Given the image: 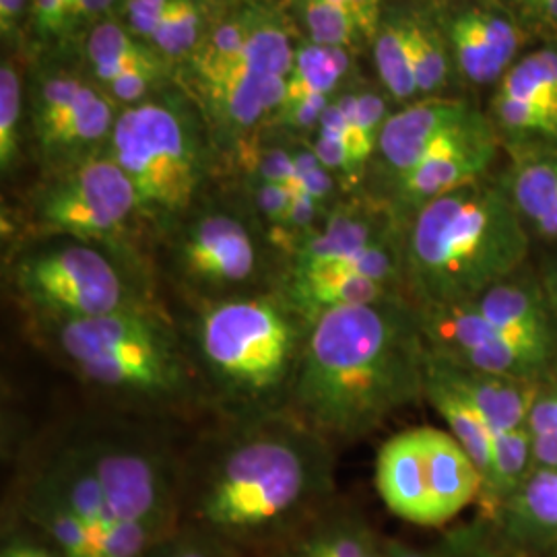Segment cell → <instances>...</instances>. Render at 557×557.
I'll return each mask as SVG.
<instances>
[{
  "mask_svg": "<svg viewBox=\"0 0 557 557\" xmlns=\"http://www.w3.org/2000/svg\"><path fill=\"white\" fill-rule=\"evenodd\" d=\"M337 496V448L287 411L218 419L182 453L180 524L259 557Z\"/></svg>",
  "mask_w": 557,
  "mask_h": 557,
  "instance_id": "obj_1",
  "label": "cell"
},
{
  "mask_svg": "<svg viewBox=\"0 0 557 557\" xmlns=\"http://www.w3.org/2000/svg\"><path fill=\"white\" fill-rule=\"evenodd\" d=\"M428 349L409 299L337 308L312 320L287 413L335 448L425 400Z\"/></svg>",
  "mask_w": 557,
  "mask_h": 557,
  "instance_id": "obj_2",
  "label": "cell"
},
{
  "mask_svg": "<svg viewBox=\"0 0 557 557\" xmlns=\"http://www.w3.org/2000/svg\"><path fill=\"white\" fill-rule=\"evenodd\" d=\"M38 347L124 413H211L188 343L168 306L87 320H29Z\"/></svg>",
  "mask_w": 557,
  "mask_h": 557,
  "instance_id": "obj_3",
  "label": "cell"
},
{
  "mask_svg": "<svg viewBox=\"0 0 557 557\" xmlns=\"http://www.w3.org/2000/svg\"><path fill=\"white\" fill-rule=\"evenodd\" d=\"M178 324L211 416L262 418L287 409L312 322L281 289L184 308Z\"/></svg>",
  "mask_w": 557,
  "mask_h": 557,
  "instance_id": "obj_4",
  "label": "cell"
},
{
  "mask_svg": "<svg viewBox=\"0 0 557 557\" xmlns=\"http://www.w3.org/2000/svg\"><path fill=\"white\" fill-rule=\"evenodd\" d=\"M529 232L506 186L475 182L430 200L403 232L407 298L418 306L465 304L515 277Z\"/></svg>",
  "mask_w": 557,
  "mask_h": 557,
  "instance_id": "obj_5",
  "label": "cell"
},
{
  "mask_svg": "<svg viewBox=\"0 0 557 557\" xmlns=\"http://www.w3.org/2000/svg\"><path fill=\"white\" fill-rule=\"evenodd\" d=\"M27 320H87L165 306L137 260L73 238H36L9 264Z\"/></svg>",
  "mask_w": 557,
  "mask_h": 557,
  "instance_id": "obj_6",
  "label": "cell"
},
{
  "mask_svg": "<svg viewBox=\"0 0 557 557\" xmlns=\"http://www.w3.org/2000/svg\"><path fill=\"white\" fill-rule=\"evenodd\" d=\"M202 200L161 230L168 236L163 273L182 306L281 289L285 259L269 234L236 209Z\"/></svg>",
  "mask_w": 557,
  "mask_h": 557,
  "instance_id": "obj_7",
  "label": "cell"
},
{
  "mask_svg": "<svg viewBox=\"0 0 557 557\" xmlns=\"http://www.w3.org/2000/svg\"><path fill=\"white\" fill-rule=\"evenodd\" d=\"M108 156L131 180L143 223L165 230L200 199L211 158L190 119L168 103L145 101L116 119Z\"/></svg>",
  "mask_w": 557,
  "mask_h": 557,
  "instance_id": "obj_8",
  "label": "cell"
},
{
  "mask_svg": "<svg viewBox=\"0 0 557 557\" xmlns=\"http://www.w3.org/2000/svg\"><path fill=\"white\" fill-rule=\"evenodd\" d=\"M71 440L122 524L151 545L178 527L182 453L174 446L131 423L96 425Z\"/></svg>",
  "mask_w": 557,
  "mask_h": 557,
  "instance_id": "obj_9",
  "label": "cell"
},
{
  "mask_svg": "<svg viewBox=\"0 0 557 557\" xmlns=\"http://www.w3.org/2000/svg\"><path fill=\"white\" fill-rule=\"evenodd\" d=\"M376 492L391 515L425 529H446L478 506L481 473L448 430L409 428L380 446Z\"/></svg>",
  "mask_w": 557,
  "mask_h": 557,
  "instance_id": "obj_10",
  "label": "cell"
},
{
  "mask_svg": "<svg viewBox=\"0 0 557 557\" xmlns=\"http://www.w3.org/2000/svg\"><path fill=\"white\" fill-rule=\"evenodd\" d=\"M29 221L36 238L81 239L140 262L126 250L131 225L143 221L139 199L108 151L50 172L29 199Z\"/></svg>",
  "mask_w": 557,
  "mask_h": 557,
  "instance_id": "obj_11",
  "label": "cell"
},
{
  "mask_svg": "<svg viewBox=\"0 0 557 557\" xmlns=\"http://www.w3.org/2000/svg\"><path fill=\"white\" fill-rule=\"evenodd\" d=\"M294 59L296 50L278 23L252 21L236 69L211 94L230 131L244 133L269 112H278Z\"/></svg>",
  "mask_w": 557,
  "mask_h": 557,
  "instance_id": "obj_12",
  "label": "cell"
},
{
  "mask_svg": "<svg viewBox=\"0 0 557 557\" xmlns=\"http://www.w3.org/2000/svg\"><path fill=\"white\" fill-rule=\"evenodd\" d=\"M395 234H398L397 213L391 205L341 200L319 230L301 239L289 255L283 283L341 271L368 248Z\"/></svg>",
  "mask_w": 557,
  "mask_h": 557,
  "instance_id": "obj_13",
  "label": "cell"
},
{
  "mask_svg": "<svg viewBox=\"0 0 557 557\" xmlns=\"http://www.w3.org/2000/svg\"><path fill=\"white\" fill-rule=\"evenodd\" d=\"M492 158L494 143L479 122L450 133L413 170L393 180V211L397 218L400 213L413 215L419 207L428 205L430 200L475 184L483 178Z\"/></svg>",
  "mask_w": 557,
  "mask_h": 557,
  "instance_id": "obj_14",
  "label": "cell"
},
{
  "mask_svg": "<svg viewBox=\"0 0 557 557\" xmlns=\"http://www.w3.org/2000/svg\"><path fill=\"white\" fill-rule=\"evenodd\" d=\"M34 524L62 557H101L100 545L69 498L59 478L41 458L23 479L9 508Z\"/></svg>",
  "mask_w": 557,
  "mask_h": 557,
  "instance_id": "obj_15",
  "label": "cell"
},
{
  "mask_svg": "<svg viewBox=\"0 0 557 557\" xmlns=\"http://www.w3.org/2000/svg\"><path fill=\"white\" fill-rule=\"evenodd\" d=\"M259 557H393V537L382 535L356 508L335 499Z\"/></svg>",
  "mask_w": 557,
  "mask_h": 557,
  "instance_id": "obj_16",
  "label": "cell"
},
{
  "mask_svg": "<svg viewBox=\"0 0 557 557\" xmlns=\"http://www.w3.org/2000/svg\"><path fill=\"white\" fill-rule=\"evenodd\" d=\"M471 304L508 341L557 361L556 324L543 285L515 275Z\"/></svg>",
  "mask_w": 557,
  "mask_h": 557,
  "instance_id": "obj_17",
  "label": "cell"
},
{
  "mask_svg": "<svg viewBox=\"0 0 557 557\" xmlns=\"http://www.w3.org/2000/svg\"><path fill=\"white\" fill-rule=\"evenodd\" d=\"M478 120L460 101L430 100L386 119L379 151L393 180L413 170L440 140Z\"/></svg>",
  "mask_w": 557,
  "mask_h": 557,
  "instance_id": "obj_18",
  "label": "cell"
},
{
  "mask_svg": "<svg viewBox=\"0 0 557 557\" xmlns=\"http://www.w3.org/2000/svg\"><path fill=\"white\" fill-rule=\"evenodd\" d=\"M522 557H557V471L535 469L490 520Z\"/></svg>",
  "mask_w": 557,
  "mask_h": 557,
  "instance_id": "obj_19",
  "label": "cell"
},
{
  "mask_svg": "<svg viewBox=\"0 0 557 557\" xmlns=\"http://www.w3.org/2000/svg\"><path fill=\"white\" fill-rule=\"evenodd\" d=\"M434 363L444 372L467 400L478 409L479 416L490 425L494 434L512 432L527 428L531 409L535 405L543 388L552 382L541 380L508 379L487 372H479L471 368H462L448 363L444 359L434 358Z\"/></svg>",
  "mask_w": 557,
  "mask_h": 557,
  "instance_id": "obj_20",
  "label": "cell"
},
{
  "mask_svg": "<svg viewBox=\"0 0 557 557\" xmlns=\"http://www.w3.org/2000/svg\"><path fill=\"white\" fill-rule=\"evenodd\" d=\"M450 40L462 73L473 83L498 79L518 50L517 29L479 9L465 11L450 23Z\"/></svg>",
  "mask_w": 557,
  "mask_h": 557,
  "instance_id": "obj_21",
  "label": "cell"
},
{
  "mask_svg": "<svg viewBox=\"0 0 557 557\" xmlns=\"http://www.w3.org/2000/svg\"><path fill=\"white\" fill-rule=\"evenodd\" d=\"M425 400L444 419L446 430L475 462L481 481L485 483L494 465V432L430 356L425 361Z\"/></svg>",
  "mask_w": 557,
  "mask_h": 557,
  "instance_id": "obj_22",
  "label": "cell"
},
{
  "mask_svg": "<svg viewBox=\"0 0 557 557\" xmlns=\"http://www.w3.org/2000/svg\"><path fill=\"white\" fill-rule=\"evenodd\" d=\"M524 225L557 239V149L520 161L506 186Z\"/></svg>",
  "mask_w": 557,
  "mask_h": 557,
  "instance_id": "obj_23",
  "label": "cell"
},
{
  "mask_svg": "<svg viewBox=\"0 0 557 557\" xmlns=\"http://www.w3.org/2000/svg\"><path fill=\"white\" fill-rule=\"evenodd\" d=\"M393 557H522L498 529L475 517L457 527H446L436 541L425 545H413L400 539H393Z\"/></svg>",
  "mask_w": 557,
  "mask_h": 557,
  "instance_id": "obj_24",
  "label": "cell"
},
{
  "mask_svg": "<svg viewBox=\"0 0 557 557\" xmlns=\"http://www.w3.org/2000/svg\"><path fill=\"white\" fill-rule=\"evenodd\" d=\"M347 66L349 59L341 48H326L312 41L301 46L296 50L285 100L278 110L292 108L301 101L329 100Z\"/></svg>",
  "mask_w": 557,
  "mask_h": 557,
  "instance_id": "obj_25",
  "label": "cell"
},
{
  "mask_svg": "<svg viewBox=\"0 0 557 557\" xmlns=\"http://www.w3.org/2000/svg\"><path fill=\"white\" fill-rule=\"evenodd\" d=\"M87 54L94 64L98 79L110 83L131 71H160V62L140 46L135 34L126 32L116 23H101L87 41Z\"/></svg>",
  "mask_w": 557,
  "mask_h": 557,
  "instance_id": "obj_26",
  "label": "cell"
},
{
  "mask_svg": "<svg viewBox=\"0 0 557 557\" xmlns=\"http://www.w3.org/2000/svg\"><path fill=\"white\" fill-rule=\"evenodd\" d=\"M411 21L382 23L376 34V66L386 89L398 98H411L418 94V81L411 60Z\"/></svg>",
  "mask_w": 557,
  "mask_h": 557,
  "instance_id": "obj_27",
  "label": "cell"
},
{
  "mask_svg": "<svg viewBox=\"0 0 557 557\" xmlns=\"http://www.w3.org/2000/svg\"><path fill=\"white\" fill-rule=\"evenodd\" d=\"M496 98L531 101L557 110V52L543 50L520 60L502 81Z\"/></svg>",
  "mask_w": 557,
  "mask_h": 557,
  "instance_id": "obj_28",
  "label": "cell"
},
{
  "mask_svg": "<svg viewBox=\"0 0 557 557\" xmlns=\"http://www.w3.org/2000/svg\"><path fill=\"white\" fill-rule=\"evenodd\" d=\"M250 27H252V20H246V17L225 21L211 34V38L200 50L197 57V71H199L200 81L207 85L209 94H213L236 69L239 54L250 36Z\"/></svg>",
  "mask_w": 557,
  "mask_h": 557,
  "instance_id": "obj_29",
  "label": "cell"
},
{
  "mask_svg": "<svg viewBox=\"0 0 557 557\" xmlns=\"http://www.w3.org/2000/svg\"><path fill=\"white\" fill-rule=\"evenodd\" d=\"M337 106L347 122L351 156L363 174L372 153L379 149L380 133L386 122L384 101L372 94H356L341 98Z\"/></svg>",
  "mask_w": 557,
  "mask_h": 557,
  "instance_id": "obj_30",
  "label": "cell"
},
{
  "mask_svg": "<svg viewBox=\"0 0 557 557\" xmlns=\"http://www.w3.org/2000/svg\"><path fill=\"white\" fill-rule=\"evenodd\" d=\"M143 557H252L236 545L200 531L190 524H178L172 533L156 541Z\"/></svg>",
  "mask_w": 557,
  "mask_h": 557,
  "instance_id": "obj_31",
  "label": "cell"
},
{
  "mask_svg": "<svg viewBox=\"0 0 557 557\" xmlns=\"http://www.w3.org/2000/svg\"><path fill=\"white\" fill-rule=\"evenodd\" d=\"M301 15L312 44L343 50L358 36V21L329 0H304Z\"/></svg>",
  "mask_w": 557,
  "mask_h": 557,
  "instance_id": "obj_32",
  "label": "cell"
},
{
  "mask_svg": "<svg viewBox=\"0 0 557 557\" xmlns=\"http://www.w3.org/2000/svg\"><path fill=\"white\" fill-rule=\"evenodd\" d=\"M21 83L17 71L4 62L0 69V168L13 172L20 158Z\"/></svg>",
  "mask_w": 557,
  "mask_h": 557,
  "instance_id": "obj_33",
  "label": "cell"
},
{
  "mask_svg": "<svg viewBox=\"0 0 557 557\" xmlns=\"http://www.w3.org/2000/svg\"><path fill=\"white\" fill-rule=\"evenodd\" d=\"M199 36V4L195 0H174L163 13L153 44L168 57H184L197 46Z\"/></svg>",
  "mask_w": 557,
  "mask_h": 557,
  "instance_id": "obj_34",
  "label": "cell"
},
{
  "mask_svg": "<svg viewBox=\"0 0 557 557\" xmlns=\"http://www.w3.org/2000/svg\"><path fill=\"white\" fill-rule=\"evenodd\" d=\"M409 41H411V60H413V73L418 81V91L432 94L442 87L446 79L448 62L444 54V46L430 27L413 21H411Z\"/></svg>",
  "mask_w": 557,
  "mask_h": 557,
  "instance_id": "obj_35",
  "label": "cell"
},
{
  "mask_svg": "<svg viewBox=\"0 0 557 557\" xmlns=\"http://www.w3.org/2000/svg\"><path fill=\"white\" fill-rule=\"evenodd\" d=\"M85 87L87 85L83 81L69 75L52 77L41 85L38 100H36V119H34L38 137L46 135L50 128H54L60 120L73 110Z\"/></svg>",
  "mask_w": 557,
  "mask_h": 557,
  "instance_id": "obj_36",
  "label": "cell"
},
{
  "mask_svg": "<svg viewBox=\"0 0 557 557\" xmlns=\"http://www.w3.org/2000/svg\"><path fill=\"white\" fill-rule=\"evenodd\" d=\"M499 122L522 135H557V110L531 101L496 98Z\"/></svg>",
  "mask_w": 557,
  "mask_h": 557,
  "instance_id": "obj_37",
  "label": "cell"
},
{
  "mask_svg": "<svg viewBox=\"0 0 557 557\" xmlns=\"http://www.w3.org/2000/svg\"><path fill=\"white\" fill-rule=\"evenodd\" d=\"M0 557H62L59 549L41 535L40 531L11 512L2 520Z\"/></svg>",
  "mask_w": 557,
  "mask_h": 557,
  "instance_id": "obj_38",
  "label": "cell"
},
{
  "mask_svg": "<svg viewBox=\"0 0 557 557\" xmlns=\"http://www.w3.org/2000/svg\"><path fill=\"white\" fill-rule=\"evenodd\" d=\"M255 178L298 190V168L294 160V151L281 147L264 149L255 161Z\"/></svg>",
  "mask_w": 557,
  "mask_h": 557,
  "instance_id": "obj_39",
  "label": "cell"
},
{
  "mask_svg": "<svg viewBox=\"0 0 557 557\" xmlns=\"http://www.w3.org/2000/svg\"><path fill=\"white\" fill-rule=\"evenodd\" d=\"M527 428L533 436H545L552 434L557 436V386L556 380H552L543 393L539 395L531 416L527 421Z\"/></svg>",
  "mask_w": 557,
  "mask_h": 557,
  "instance_id": "obj_40",
  "label": "cell"
},
{
  "mask_svg": "<svg viewBox=\"0 0 557 557\" xmlns=\"http://www.w3.org/2000/svg\"><path fill=\"white\" fill-rule=\"evenodd\" d=\"M73 2L75 0H32V17L36 29L44 36L64 32Z\"/></svg>",
  "mask_w": 557,
  "mask_h": 557,
  "instance_id": "obj_41",
  "label": "cell"
},
{
  "mask_svg": "<svg viewBox=\"0 0 557 557\" xmlns=\"http://www.w3.org/2000/svg\"><path fill=\"white\" fill-rule=\"evenodd\" d=\"M156 73H147V71H131V73H124L116 79L106 83L108 89L112 91V96L120 101H139L140 98L147 96L149 87L153 85L156 81Z\"/></svg>",
  "mask_w": 557,
  "mask_h": 557,
  "instance_id": "obj_42",
  "label": "cell"
},
{
  "mask_svg": "<svg viewBox=\"0 0 557 557\" xmlns=\"http://www.w3.org/2000/svg\"><path fill=\"white\" fill-rule=\"evenodd\" d=\"M345 9L358 21L359 32L366 36H376L380 29V0H329Z\"/></svg>",
  "mask_w": 557,
  "mask_h": 557,
  "instance_id": "obj_43",
  "label": "cell"
},
{
  "mask_svg": "<svg viewBox=\"0 0 557 557\" xmlns=\"http://www.w3.org/2000/svg\"><path fill=\"white\" fill-rule=\"evenodd\" d=\"M116 0H75L73 9L69 13V21H66V29L81 25L85 21L101 15L103 11H108Z\"/></svg>",
  "mask_w": 557,
  "mask_h": 557,
  "instance_id": "obj_44",
  "label": "cell"
},
{
  "mask_svg": "<svg viewBox=\"0 0 557 557\" xmlns=\"http://www.w3.org/2000/svg\"><path fill=\"white\" fill-rule=\"evenodd\" d=\"M27 0H0V29L2 36H11L20 25Z\"/></svg>",
  "mask_w": 557,
  "mask_h": 557,
  "instance_id": "obj_45",
  "label": "cell"
},
{
  "mask_svg": "<svg viewBox=\"0 0 557 557\" xmlns=\"http://www.w3.org/2000/svg\"><path fill=\"white\" fill-rule=\"evenodd\" d=\"M543 289H545L547 304H549V310H552V317H554V324H556L557 331V267L549 273L547 283H543Z\"/></svg>",
  "mask_w": 557,
  "mask_h": 557,
  "instance_id": "obj_46",
  "label": "cell"
},
{
  "mask_svg": "<svg viewBox=\"0 0 557 557\" xmlns=\"http://www.w3.org/2000/svg\"><path fill=\"white\" fill-rule=\"evenodd\" d=\"M531 2L541 13L549 15L552 20H557V0H527Z\"/></svg>",
  "mask_w": 557,
  "mask_h": 557,
  "instance_id": "obj_47",
  "label": "cell"
}]
</instances>
